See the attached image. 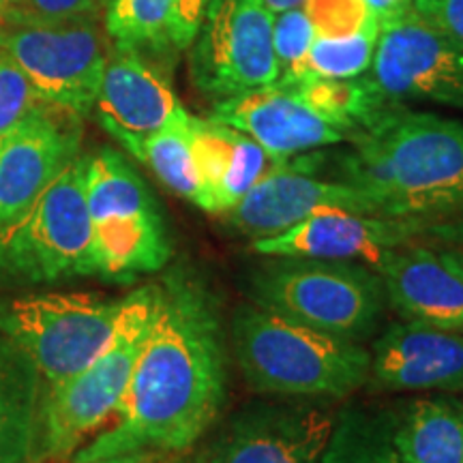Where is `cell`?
Here are the masks:
<instances>
[{"instance_id":"6da1fadb","label":"cell","mask_w":463,"mask_h":463,"mask_svg":"<svg viewBox=\"0 0 463 463\" xmlns=\"http://www.w3.org/2000/svg\"><path fill=\"white\" fill-rule=\"evenodd\" d=\"M225 402L222 326L206 289L187 277L157 283V307L112 420L73 453L92 463L136 450L184 453Z\"/></svg>"},{"instance_id":"8992f818","label":"cell","mask_w":463,"mask_h":463,"mask_svg":"<svg viewBox=\"0 0 463 463\" xmlns=\"http://www.w3.org/2000/svg\"><path fill=\"white\" fill-rule=\"evenodd\" d=\"M86 200L95 275L129 281L164 269L172 256L164 217L146 183L123 155L103 148L89 157Z\"/></svg>"},{"instance_id":"ffe728a7","label":"cell","mask_w":463,"mask_h":463,"mask_svg":"<svg viewBox=\"0 0 463 463\" xmlns=\"http://www.w3.org/2000/svg\"><path fill=\"white\" fill-rule=\"evenodd\" d=\"M191 136L202 178L200 208L211 215H225L266 174L283 164L242 131L211 116H191Z\"/></svg>"},{"instance_id":"8d00e7d4","label":"cell","mask_w":463,"mask_h":463,"mask_svg":"<svg viewBox=\"0 0 463 463\" xmlns=\"http://www.w3.org/2000/svg\"><path fill=\"white\" fill-rule=\"evenodd\" d=\"M11 3V0H0V14H3L5 11V7H7V5Z\"/></svg>"},{"instance_id":"30bf717a","label":"cell","mask_w":463,"mask_h":463,"mask_svg":"<svg viewBox=\"0 0 463 463\" xmlns=\"http://www.w3.org/2000/svg\"><path fill=\"white\" fill-rule=\"evenodd\" d=\"M273 17L262 0H208L191 52V78L208 99L277 84Z\"/></svg>"},{"instance_id":"f1b7e54d","label":"cell","mask_w":463,"mask_h":463,"mask_svg":"<svg viewBox=\"0 0 463 463\" xmlns=\"http://www.w3.org/2000/svg\"><path fill=\"white\" fill-rule=\"evenodd\" d=\"M43 103L15 62L0 54V136Z\"/></svg>"},{"instance_id":"8fae6325","label":"cell","mask_w":463,"mask_h":463,"mask_svg":"<svg viewBox=\"0 0 463 463\" xmlns=\"http://www.w3.org/2000/svg\"><path fill=\"white\" fill-rule=\"evenodd\" d=\"M367 75L391 101H433L463 109V48L414 9L380 28Z\"/></svg>"},{"instance_id":"4316f807","label":"cell","mask_w":463,"mask_h":463,"mask_svg":"<svg viewBox=\"0 0 463 463\" xmlns=\"http://www.w3.org/2000/svg\"><path fill=\"white\" fill-rule=\"evenodd\" d=\"M316 28L305 7L288 9L273 17V48L279 80L277 84L289 86L305 80L307 56L316 39Z\"/></svg>"},{"instance_id":"7a4b0ae2","label":"cell","mask_w":463,"mask_h":463,"mask_svg":"<svg viewBox=\"0 0 463 463\" xmlns=\"http://www.w3.org/2000/svg\"><path fill=\"white\" fill-rule=\"evenodd\" d=\"M347 140L341 181L372 202L378 217L427 225L463 217V123L382 108Z\"/></svg>"},{"instance_id":"5bb4252c","label":"cell","mask_w":463,"mask_h":463,"mask_svg":"<svg viewBox=\"0 0 463 463\" xmlns=\"http://www.w3.org/2000/svg\"><path fill=\"white\" fill-rule=\"evenodd\" d=\"M331 208L375 215L372 202L356 187L344 181H324L307 174L298 164L283 161L270 170L232 211L223 222L232 232L247 239H269L307 217Z\"/></svg>"},{"instance_id":"cb8c5ba5","label":"cell","mask_w":463,"mask_h":463,"mask_svg":"<svg viewBox=\"0 0 463 463\" xmlns=\"http://www.w3.org/2000/svg\"><path fill=\"white\" fill-rule=\"evenodd\" d=\"M320 463H403L392 442V422L369 412H344L335 420L333 433Z\"/></svg>"},{"instance_id":"d590c367","label":"cell","mask_w":463,"mask_h":463,"mask_svg":"<svg viewBox=\"0 0 463 463\" xmlns=\"http://www.w3.org/2000/svg\"><path fill=\"white\" fill-rule=\"evenodd\" d=\"M266 5V9L270 11V14H281V11H288V9H297V7H305L307 0H262Z\"/></svg>"},{"instance_id":"9a60e30c","label":"cell","mask_w":463,"mask_h":463,"mask_svg":"<svg viewBox=\"0 0 463 463\" xmlns=\"http://www.w3.org/2000/svg\"><path fill=\"white\" fill-rule=\"evenodd\" d=\"M420 232L425 228L414 222L331 208L307 217L281 234L251 241V251L260 258L345 260L375 269L389 249L414 241Z\"/></svg>"},{"instance_id":"e0dca14e","label":"cell","mask_w":463,"mask_h":463,"mask_svg":"<svg viewBox=\"0 0 463 463\" xmlns=\"http://www.w3.org/2000/svg\"><path fill=\"white\" fill-rule=\"evenodd\" d=\"M369 375L389 391H461L463 331L392 324L369 352Z\"/></svg>"},{"instance_id":"2e32d148","label":"cell","mask_w":463,"mask_h":463,"mask_svg":"<svg viewBox=\"0 0 463 463\" xmlns=\"http://www.w3.org/2000/svg\"><path fill=\"white\" fill-rule=\"evenodd\" d=\"M211 118L242 131L279 161L347 140L341 127L281 84L219 101Z\"/></svg>"},{"instance_id":"ba28073f","label":"cell","mask_w":463,"mask_h":463,"mask_svg":"<svg viewBox=\"0 0 463 463\" xmlns=\"http://www.w3.org/2000/svg\"><path fill=\"white\" fill-rule=\"evenodd\" d=\"M125 298L86 292L31 294L0 303V333L31 356L48 386L73 378L112 339Z\"/></svg>"},{"instance_id":"277c9868","label":"cell","mask_w":463,"mask_h":463,"mask_svg":"<svg viewBox=\"0 0 463 463\" xmlns=\"http://www.w3.org/2000/svg\"><path fill=\"white\" fill-rule=\"evenodd\" d=\"M157 307V283H148L123 300L112 339L99 356L73 378L48 386L42 397L34 461L73 455L112 416L129 384Z\"/></svg>"},{"instance_id":"4dcf8cb0","label":"cell","mask_w":463,"mask_h":463,"mask_svg":"<svg viewBox=\"0 0 463 463\" xmlns=\"http://www.w3.org/2000/svg\"><path fill=\"white\" fill-rule=\"evenodd\" d=\"M414 11L463 48V0H414Z\"/></svg>"},{"instance_id":"1f68e13d","label":"cell","mask_w":463,"mask_h":463,"mask_svg":"<svg viewBox=\"0 0 463 463\" xmlns=\"http://www.w3.org/2000/svg\"><path fill=\"white\" fill-rule=\"evenodd\" d=\"M208 0H174L172 15V45L189 48L194 43L202 17L206 14Z\"/></svg>"},{"instance_id":"52a82bcc","label":"cell","mask_w":463,"mask_h":463,"mask_svg":"<svg viewBox=\"0 0 463 463\" xmlns=\"http://www.w3.org/2000/svg\"><path fill=\"white\" fill-rule=\"evenodd\" d=\"M86 170L89 157L78 155L0 236V275L28 283L95 275Z\"/></svg>"},{"instance_id":"e575fe53","label":"cell","mask_w":463,"mask_h":463,"mask_svg":"<svg viewBox=\"0 0 463 463\" xmlns=\"http://www.w3.org/2000/svg\"><path fill=\"white\" fill-rule=\"evenodd\" d=\"M178 453H165V450H136V453H125L108 457L92 463H176Z\"/></svg>"},{"instance_id":"83f0119b","label":"cell","mask_w":463,"mask_h":463,"mask_svg":"<svg viewBox=\"0 0 463 463\" xmlns=\"http://www.w3.org/2000/svg\"><path fill=\"white\" fill-rule=\"evenodd\" d=\"M101 0H11L0 14L3 24L37 26L97 17Z\"/></svg>"},{"instance_id":"4fadbf2b","label":"cell","mask_w":463,"mask_h":463,"mask_svg":"<svg viewBox=\"0 0 463 463\" xmlns=\"http://www.w3.org/2000/svg\"><path fill=\"white\" fill-rule=\"evenodd\" d=\"M333 410L309 402L253 403L230 419L198 463H320Z\"/></svg>"},{"instance_id":"ac0fdd59","label":"cell","mask_w":463,"mask_h":463,"mask_svg":"<svg viewBox=\"0 0 463 463\" xmlns=\"http://www.w3.org/2000/svg\"><path fill=\"white\" fill-rule=\"evenodd\" d=\"M97 118L109 136L129 150L187 112L172 86L137 52L114 48L97 95Z\"/></svg>"},{"instance_id":"7c38bea8","label":"cell","mask_w":463,"mask_h":463,"mask_svg":"<svg viewBox=\"0 0 463 463\" xmlns=\"http://www.w3.org/2000/svg\"><path fill=\"white\" fill-rule=\"evenodd\" d=\"M82 116L43 103L0 136V236L80 155Z\"/></svg>"},{"instance_id":"d4e9b609","label":"cell","mask_w":463,"mask_h":463,"mask_svg":"<svg viewBox=\"0 0 463 463\" xmlns=\"http://www.w3.org/2000/svg\"><path fill=\"white\" fill-rule=\"evenodd\" d=\"M174 0H106V33L114 48L140 54L172 43Z\"/></svg>"},{"instance_id":"d6a6232c","label":"cell","mask_w":463,"mask_h":463,"mask_svg":"<svg viewBox=\"0 0 463 463\" xmlns=\"http://www.w3.org/2000/svg\"><path fill=\"white\" fill-rule=\"evenodd\" d=\"M425 230H431L436 234V241L431 242V247L438 249L463 275V217L427 225Z\"/></svg>"},{"instance_id":"d6986e66","label":"cell","mask_w":463,"mask_h":463,"mask_svg":"<svg viewBox=\"0 0 463 463\" xmlns=\"http://www.w3.org/2000/svg\"><path fill=\"white\" fill-rule=\"evenodd\" d=\"M375 273L403 320L463 331V275L438 249L408 241L389 249Z\"/></svg>"},{"instance_id":"3957f363","label":"cell","mask_w":463,"mask_h":463,"mask_svg":"<svg viewBox=\"0 0 463 463\" xmlns=\"http://www.w3.org/2000/svg\"><path fill=\"white\" fill-rule=\"evenodd\" d=\"M232 345L253 391L281 397H347L369 378V352L256 305L232 317Z\"/></svg>"},{"instance_id":"836d02e7","label":"cell","mask_w":463,"mask_h":463,"mask_svg":"<svg viewBox=\"0 0 463 463\" xmlns=\"http://www.w3.org/2000/svg\"><path fill=\"white\" fill-rule=\"evenodd\" d=\"M378 26H389L414 9V0H363Z\"/></svg>"},{"instance_id":"603a6c76","label":"cell","mask_w":463,"mask_h":463,"mask_svg":"<svg viewBox=\"0 0 463 463\" xmlns=\"http://www.w3.org/2000/svg\"><path fill=\"white\" fill-rule=\"evenodd\" d=\"M129 153L181 198L202 204V178L191 136V114L184 112L153 136L133 144Z\"/></svg>"},{"instance_id":"7402d4cb","label":"cell","mask_w":463,"mask_h":463,"mask_svg":"<svg viewBox=\"0 0 463 463\" xmlns=\"http://www.w3.org/2000/svg\"><path fill=\"white\" fill-rule=\"evenodd\" d=\"M392 442L403 463H463V405L419 399L392 422Z\"/></svg>"},{"instance_id":"44dd1931","label":"cell","mask_w":463,"mask_h":463,"mask_svg":"<svg viewBox=\"0 0 463 463\" xmlns=\"http://www.w3.org/2000/svg\"><path fill=\"white\" fill-rule=\"evenodd\" d=\"M42 384L31 356L0 333V463L34 461Z\"/></svg>"},{"instance_id":"f546056e","label":"cell","mask_w":463,"mask_h":463,"mask_svg":"<svg viewBox=\"0 0 463 463\" xmlns=\"http://www.w3.org/2000/svg\"><path fill=\"white\" fill-rule=\"evenodd\" d=\"M305 9L316 33L324 37L350 34L373 20L363 0H307Z\"/></svg>"},{"instance_id":"484cf974","label":"cell","mask_w":463,"mask_h":463,"mask_svg":"<svg viewBox=\"0 0 463 463\" xmlns=\"http://www.w3.org/2000/svg\"><path fill=\"white\" fill-rule=\"evenodd\" d=\"M380 26L375 20L350 34L324 37L316 34L309 56H307L305 78L352 80L361 78L372 69Z\"/></svg>"},{"instance_id":"9c48e42d","label":"cell","mask_w":463,"mask_h":463,"mask_svg":"<svg viewBox=\"0 0 463 463\" xmlns=\"http://www.w3.org/2000/svg\"><path fill=\"white\" fill-rule=\"evenodd\" d=\"M0 54L15 62L42 101L78 116L95 108L108 62L97 17L61 24H3Z\"/></svg>"},{"instance_id":"5b68a950","label":"cell","mask_w":463,"mask_h":463,"mask_svg":"<svg viewBox=\"0 0 463 463\" xmlns=\"http://www.w3.org/2000/svg\"><path fill=\"white\" fill-rule=\"evenodd\" d=\"M264 258L249 275L253 305L303 326L356 341L372 333L389 303L380 275L363 262Z\"/></svg>"}]
</instances>
